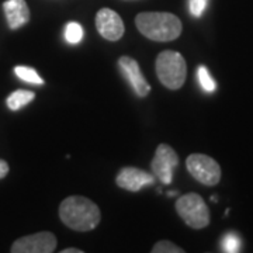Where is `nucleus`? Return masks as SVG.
Listing matches in <instances>:
<instances>
[{
  "label": "nucleus",
  "mask_w": 253,
  "mask_h": 253,
  "mask_svg": "<svg viewBox=\"0 0 253 253\" xmlns=\"http://www.w3.org/2000/svg\"><path fill=\"white\" fill-rule=\"evenodd\" d=\"M207 4L208 0H190V13L194 17H200V16H203V13L207 9Z\"/></svg>",
  "instance_id": "nucleus-18"
},
{
  "label": "nucleus",
  "mask_w": 253,
  "mask_h": 253,
  "mask_svg": "<svg viewBox=\"0 0 253 253\" xmlns=\"http://www.w3.org/2000/svg\"><path fill=\"white\" fill-rule=\"evenodd\" d=\"M65 38L69 44H78L83 38V28L79 23L71 21L65 28Z\"/></svg>",
  "instance_id": "nucleus-14"
},
{
  "label": "nucleus",
  "mask_w": 253,
  "mask_h": 253,
  "mask_svg": "<svg viewBox=\"0 0 253 253\" xmlns=\"http://www.w3.org/2000/svg\"><path fill=\"white\" fill-rule=\"evenodd\" d=\"M189 173L206 186H215L221 180V168L211 156L203 154H191L186 161Z\"/></svg>",
  "instance_id": "nucleus-5"
},
{
  "label": "nucleus",
  "mask_w": 253,
  "mask_h": 253,
  "mask_svg": "<svg viewBox=\"0 0 253 253\" xmlns=\"http://www.w3.org/2000/svg\"><path fill=\"white\" fill-rule=\"evenodd\" d=\"M96 28L99 31V34L103 38L109 40V41H118L124 36V23L123 18L118 16L114 10L100 9L96 14Z\"/></svg>",
  "instance_id": "nucleus-8"
},
{
  "label": "nucleus",
  "mask_w": 253,
  "mask_h": 253,
  "mask_svg": "<svg viewBox=\"0 0 253 253\" xmlns=\"http://www.w3.org/2000/svg\"><path fill=\"white\" fill-rule=\"evenodd\" d=\"M3 10L10 30H17L30 21V9L26 0H7L3 3Z\"/></svg>",
  "instance_id": "nucleus-11"
},
{
  "label": "nucleus",
  "mask_w": 253,
  "mask_h": 253,
  "mask_svg": "<svg viewBox=\"0 0 253 253\" xmlns=\"http://www.w3.org/2000/svg\"><path fill=\"white\" fill-rule=\"evenodd\" d=\"M179 165V156L172 146L161 144L156 148L155 158L151 162L154 174L163 184H170L173 179V170Z\"/></svg>",
  "instance_id": "nucleus-6"
},
{
  "label": "nucleus",
  "mask_w": 253,
  "mask_h": 253,
  "mask_svg": "<svg viewBox=\"0 0 253 253\" xmlns=\"http://www.w3.org/2000/svg\"><path fill=\"white\" fill-rule=\"evenodd\" d=\"M62 253H83L82 249H75V248H69V249H63Z\"/></svg>",
  "instance_id": "nucleus-20"
},
{
  "label": "nucleus",
  "mask_w": 253,
  "mask_h": 253,
  "mask_svg": "<svg viewBox=\"0 0 253 253\" xmlns=\"http://www.w3.org/2000/svg\"><path fill=\"white\" fill-rule=\"evenodd\" d=\"M138 31L156 42H169L177 40L181 34L180 18L166 11H145L135 17Z\"/></svg>",
  "instance_id": "nucleus-2"
},
{
  "label": "nucleus",
  "mask_w": 253,
  "mask_h": 253,
  "mask_svg": "<svg viewBox=\"0 0 253 253\" xmlns=\"http://www.w3.org/2000/svg\"><path fill=\"white\" fill-rule=\"evenodd\" d=\"M176 211L186 225L194 229H203L210 224V210L201 196L189 193L177 199Z\"/></svg>",
  "instance_id": "nucleus-4"
},
{
  "label": "nucleus",
  "mask_w": 253,
  "mask_h": 253,
  "mask_svg": "<svg viewBox=\"0 0 253 253\" xmlns=\"http://www.w3.org/2000/svg\"><path fill=\"white\" fill-rule=\"evenodd\" d=\"M221 246H222V251L226 253H236L241 251L242 248V241L241 238L236 235V234H226L221 242Z\"/></svg>",
  "instance_id": "nucleus-15"
},
{
  "label": "nucleus",
  "mask_w": 253,
  "mask_h": 253,
  "mask_svg": "<svg viewBox=\"0 0 253 253\" xmlns=\"http://www.w3.org/2000/svg\"><path fill=\"white\" fill-rule=\"evenodd\" d=\"M59 218L65 225L78 232H89L99 225L101 214L96 203L87 197L72 196L59 206Z\"/></svg>",
  "instance_id": "nucleus-1"
},
{
  "label": "nucleus",
  "mask_w": 253,
  "mask_h": 253,
  "mask_svg": "<svg viewBox=\"0 0 253 253\" xmlns=\"http://www.w3.org/2000/svg\"><path fill=\"white\" fill-rule=\"evenodd\" d=\"M14 73L24 82L34 83V84H44V81L40 78V75L33 68H28V66H16L14 68Z\"/></svg>",
  "instance_id": "nucleus-13"
},
{
  "label": "nucleus",
  "mask_w": 253,
  "mask_h": 253,
  "mask_svg": "<svg viewBox=\"0 0 253 253\" xmlns=\"http://www.w3.org/2000/svg\"><path fill=\"white\" fill-rule=\"evenodd\" d=\"M118 66L121 69L123 75L126 76L128 83L132 86V89L139 97H146L151 91V86L146 82L145 76L141 72L139 63L136 62L134 58L129 56H121L118 59Z\"/></svg>",
  "instance_id": "nucleus-9"
},
{
  "label": "nucleus",
  "mask_w": 253,
  "mask_h": 253,
  "mask_svg": "<svg viewBox=\"0 0 253 253\" xmlns=\"http://www.w3.org/2000/svg\"><path fill=\"white\" fill-rule=\"evenodd\" d=\"M56 248V238L52 232H37L23 236L11 245L13 253H52Z\"/></svg>",
  "instance_id": "nucleus-7"
},
{
  "label": "nucleus",
  "mask_w": 253,
  "mask_h": 253,
  "mask_svg": "<svg viewBox=\"0 0 253 253\" xmlns=\"http://www.w3.org/2000/svg\"><path fill=\"white\" fill-rule=\"evenodd\" d=\"M7 173H9V163L3 161V159H0V180L3 177H6Z\"/></svg>",
  "instance_id": "nucleus-19"
},
{
  "label": "nucleus",
  "mask_w": 253,
  "mask_h": 253,
  "mask_svg": "<svg viewBox=\"0 0 253 253\" xmlns=\"http://www.w3.org/2000/svg\"><path fill=\"white\" fill-rule=\"evenodd\" d=\"M154 253H183L184 249L179 248L177 245H174L170 241H159L156 242L152 248Z\"/></svg>",
  "instance_id": "nucleus-17"
},
{
  "label": "nucleus",
  "mask_w": 253,
  "mask_h": 253,
  "mask_svg": "<svg viewBox=\"0 0 253 253\" xmlns=\"http://www.w3.org/2000/svg\"><path fill=\"white\" fill-rule=\"evenodd\" d=\"M197 78H199L200 84H201V87L204 89L208 93H212V91L217 89V84H215V82L212 79V76L210 75L208 72V69L206 66H200L199 71H197Z\"/></svg>",
  "instance_id": "nucleus-16"
},
{
  "label": "nucleus",
  "mask_w": 253,
  "mask_h": 253,
  "mask_svg": "<svg viewBox=\"0 0 253 253\" xmlns=\"http://www.w3.org/2000/svg\"><path fill=\"white\" fill-rule=\"evenodd\" d=\"M155 69L158 79L161 81L165 87L170 90H177L186 82L187 76V65L186 59L181 56L180 52L176 51H163L158 55Z\"/></svg>",
  "instance_id": "nucleus-3"
},
{
  "label": "nucleus",
  "mask_w": 253,
  "mask_h": 253,
  "mask_svg": "<svg viewBox=\"0 0 253 253\" xmlns=\"http://www.w3.org/2000/svg\"><path fill=\"white\" fill-rule=\"evenodd\" d=\"M34 97H36V94H34L33 91L20 89V90L13 91L9 97H7L6 103H7V107H9L10 110L17 111V110H20L21 107L27 106L30 101H33Z\"/></svg>",
  "instance_id": "nucleus-12"
},
{
  "label": "nucleus",
  "mask_w": 253,
  "mask_h": 253,
  "mask_svg": "<svg viewBox=\"0 0 253 253\" xmlns=\"http://www.w3.org/2000/svg\"><path fill=\"white\" fill-rule=\"evenodd\" d=\"M118 187L136 193L146 184L154 183V176L151 173H146L138 168H124L117 174L116 179Z\"/></svg>",
  "instance_id": "nucleus-10"
}]
</instances>
